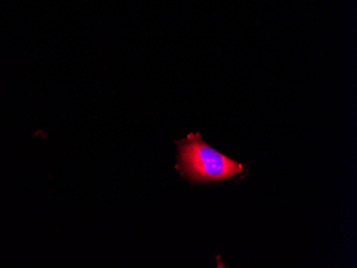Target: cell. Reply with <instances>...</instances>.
I'll return each instance as SVG.
<instances>
[{"mask_svg": "<svg viewBox=\"0 0 357 268\" xmlns=\"http://www.w3.org/2000/svg\"><path fill=\"white\" fill-rule=\"evenodd\" d=\"M180 175L190 183H211L231 179L244 169L242 164L228 159L206 145L199 134H190L176 141Z\"/></svg>", "mask_w": 357, "mask_h": 268, "instance_id": "cell-1", "label": "cell"}]
</instances>
